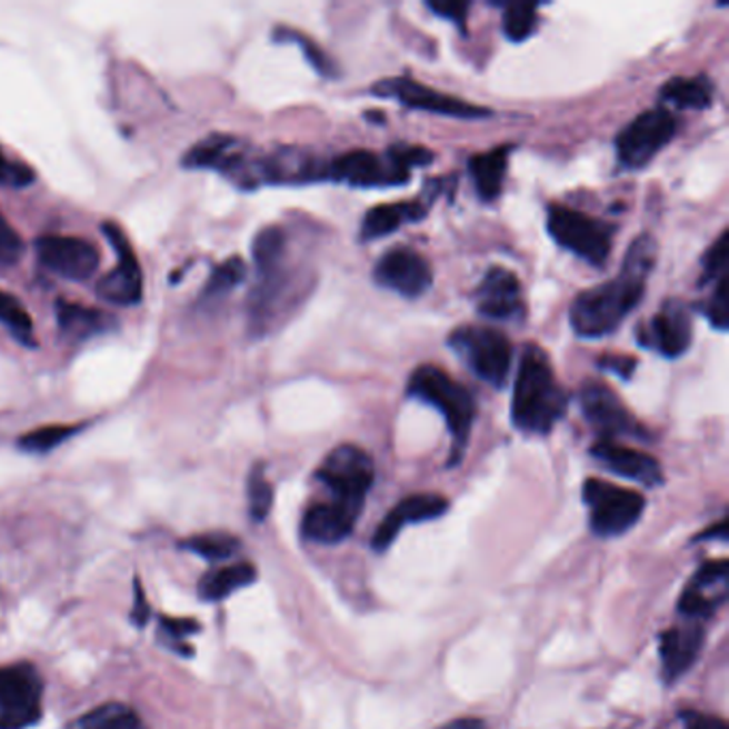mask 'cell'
Listing matches in <instances>:
<instances>
[{
	"mask_svg": "<svg viewBox=\"0 0 729 729\" xmlns=\"http://www.w3.org/2000/svg\"><path fill=\"white\" fill-rule=\"evenodd\" d=\"M148 617H150V608H148L146 595H143V589H141L140 582L136 580V601H133V615H131V620H133L136 627H146Z\"/></svg>",
	"mask_w": 729,
	"mask_h": 729,
	"instance_id": "obj_45",
	"label": "cell"
},
{
	"mask_svg": "<svg viewBox=\"0 0 729 729\" xmlns=\"http://www.w3.org/2000/svg\"><path fill=\"white\" fill-rule=\"evenodd\" d=\"M287 254V236L279 224L263 227L253 240V259L257 270L270 268L284 261Z\"/></svg>",
	"mask_w": 729,
	"mask_h": 729,
	"instance_id": "obj_33",
	"label": "cell"
},
{
	"mask_svg": "<svg viewBox=\"0 0 729 729\" xmlns=\"http://www.w3.org/2000/svg\"><path fill=\"white\" fill-rule=\"evenodd\" d=\"M715 99V84L706 76L672 78L661 86L659 101L678 110H708Z\"/></svg>",
	"mask_w": 729,
	"mask_h": 729,
	"instance_id": "obj_27",
	"label": "cell"
},
{
	"mask_svg": "<svg viewBox=\"0 0 729 729\" xmlns=\"http://www.w3.org/2000/svg\"><path fill=\"white\" fill-rule=\"evenodd\" d=\"M439 729H488V726L481 719H473V717H465V719H456L449 721L443 728Z\"/></svg>",
	"mask_w": 729,
	"mask_h": 729,
	"instance_id": "obj_47",
	"label": "cell"
},
{
	"mask_svg": "<svg viewBox=\"0 0 729 729\" xmlns=\"http://www.w3.org/2000/svg\"><path fill=\"white\" fill-rule=\"evenodd\" d=\"M182 166L219 171L240 189L261 187L259 157H253L251 148L233 136H208L197 141L193 148L184 152Z\"/></svg>",
	"mask_w": 729,
	"mask_h": 729,
	"instance_id": "obj_6",
	"label": "cell"
},
{
	"mask_svg": "<svg viewBox=\"0 0 729 729\" xmlns=\"http://www.w3.org/2000/svg\"><path fill=\"white\" fill-rule=\"evenodd\" d=\"M448 499L441 495H413L402 499L392 511L383 518L379 529L372 537V548L377 552H386L393 543V539L402 531V527L413 522H426L443 516L448 511Z\"/></svg>",
	"mask_w": 729,
	"mask_h": 729,
	"instance_id": "obj_21",
	"label": "cell"
},
{
	"mask_svg": "<svg viewBox=\"0 0 729 729\" xmlns=\"http://www.w3.org/2000/svg\"><path fill=\"white\" fill-rule=\"evenodd\" d=\"M34 251L43 270L67 281H88L101 263L97 247L82 238L43 236L37 240Z\"/></svg>",
	"mask_w": 729,
	"mask_h": 729,
	"instance_id": "obj_15",
	"label": "cell"
},
{
	"mask_svg": "<svg viewBox=\"0 0 729 729\" xmlns=\"http://www.w3.org/2000/svg\"><path fill=\"white\" fill-rule=\"evenodd\" d=\"M728 279L729 277H723V279H719V281L715 282L712 293H710L708 300L701 304V312H703V317L708 319V323H710L715 330H721V332H726L729 326Z\"/></svg>",
	"mask_w": 729,
	"mask_h": 729,
	"instance_id": "obj_39",
	"label": "cell"
},
{
	"mask_svg": "<svg viewBox=\"0 0 729 729\" xmlns=\"http://www.w3.org/2000/svg\"><path fill=\"white\" fill-rule=\"evenodd\" d=\"M701 646H703V627L698 620L663 631L659 638L663 678L672 682L682 673L689 672L700 657Z\"/></svg>",
	"mask_w": 729,
	"mask_h": 729,
	"instance_id": "obj_22",
	"label": "cell"
},
{
	"mask_svg": "<svg viewBox=\"0 0 729 729\" xmlns=\"http://www.w3.org/2000/svg\"><path fill=\"white\" fill-rule=\"evenodd\" d=\"M678 122L666 108H652L631 120L617 136L618 163L642 169L673 140Z\"/></svg>",
	"mask_w": 729,
	"mask_h": 729,
	"instance_id": "obj_9",
	"label": "cell"
},
{
	"mask_svg": "<svg viewBox=\"0 0 729 729\" xmlns=\"http://www.w3.org/2000/svg\"><path fill=\"white\" fill-rule=\"evenodd\" d=\"M184 548L206 561H224L240 550V541L229 533H203L191 537Z\"/></svg>",
	"mask_w": 729,
	"mask_h": 729,
	"instance_id": "obj_35",
	"label": "cell"
},
{
	"mask_svg": "<svg viewBox=\"0 0 729 729\" xmlns=\"http://www.w3.org/2000/svg\"><path fill=\"white\" fill-rule=\"evenodd\" d=\"M638 340L663 358H680L689 351L693 340L691 310L680 300H666L657 314L640 328Z\"/></svg>",
	"mask_w": 729,
	"mask_h": 729,
	"instance_id": "obj_16",
	"label": "cell"
},
{
	"mask_svg": "<svg viewBox=\"0 0 729 729\" xmlns=\"http://www.w3.org/2000/svg\"><path fill=\"white\" fill-rule=\"evenodd\" d=\"M585 420L589 421L603 441H615L617 437L645 439L646 428L631 416L625 402L612 388L603 381L589 379L578 393Z\"/></svg>",
	"mask_w": 729,
	"mask_h": 729,
	"instance_id": "obj_12",
	"label": "cell"
},
{
	"mask_svg": "<svg viewBox=\"0 0 729 729\" xmlns=\"http://www.w3.org/2000/svg\"><path fill=\"white\" fill-rule=\"evenodd\" d=\"M57 319L62 337L73 342L99 337L116 326L112 317L103 310L86 309L82 304H71L62 300L57 304Z\"/></svg>",
	"mask_w": 729,
	"mask_h": 729,
	"instance_id": "obj_26",
	"label": "cell"
},
{
	"mask_svg": "<svg viewBox=\"0 0 729 729\" xmlns=\"http://www.w3.org/2000/svg\"><path fill=\"white\" fill-rule=\"evenodd\" d=\"M548 231L565 251L585 259L595 268H603L612 253L617 229L580 210H571L567 206H550Z\"/></svg>",
	"mask_w": 729,
	"mask_h": 729,
	"instance_id": "obj_5",
	"label": "cell"
},
{
	"mask_svg": "<svg viewBox=\"0 0 729 729\" xmlns=\"http://www.w3.org/2000/svg\"><path fill=\"white\" fill-rule=\"evenodd\" d=\"M569 396L557 381L548 353L537 344H527L513 383V426L527 435H548L565 418Z\"/></svg>",
	"mask_w": 729,
	"mask_h": 729,
	"instance_id": "obj_2",
	"label": "cell"
},
{
	"mask_svg": "<svg viewBox=\"0 0 729 729\" xmlns=\"http://www.w3.org/2000/svg\"><path fill=\"white\" fill-rule=\"evenodd\" d=\"M511 150L513 146H499L469 159V173L481 201H495L501 196Z\"/></svg>",
	"mask_w": 729,
	"mask_h": 729,
	"instance_id": "obj_25",
	"label": "cell"
},
{
	"mask_svg": "<svg viewBox=\"0 0 729 729\" xmlns=\"http://www.w3.org/2000/svg\"><path fill=\"white\" fill-rule=\"evenodd\" d=\"M82 426H43L37 430H30L24 437L18 439V448L29 453H48L58 446H62L67 439H71L76 432H80Z\"/></svg>",
	"mask_w": 729,
	"mask_h": 729,
	"instance_id": "obj_36",
	"label": "cell"
},
{
	"mask_svg": "<svg viewBox=\"0 0 729 729\" xmlns=\"http://www.w3.org/2000/svg\"><path fill=\"white\" fill-rule=\"evenodd\" d=\"M476 307L479 314L497 321L518 317L525 309L520 279L501 266L490 268L477 287Z\"/></svg>",
	"mask_w": 729,
	"mask_h": 729,
	"instance_id": "obj_19",
	"label": "cell"
},
{
	"mask_svg": "<svg viewBox=\"0 0 729 729\" xmlns=\"http://www.w3.org/2000/svg\"><path fill=\"white\" fill-rule=\"evenodd\" d=\"M407 396L441 411L451 435L449 467L460 465L469 446L476 421V398L462 383L453 381L439 366L423 364L413 370L407 383Z\"/></svg>",
	"mask_w": 729,
	"mask_h": 729,
	"instance_id": "obj_3",
	"label": "cell"
},
{
	"mask_svg": "<svg viewBox=\"0 0 729 729\" xmlns=\"http://www.w3.org/2000/svg\"><path fill=\"white\" fill-rule=\"evenodd\" d=\"M448 344L481 381L497 390L506 388L513 349L501 330L490 326H462L449 334Z\"/></svg>",
	"mask_w": 729,
	"mask_h": 729,
	"instance_id": "obj_4",
	"label": "cell"
},
{
	"mask_svg": "<svg viewBox=\"0 0 729 729\" xmlns=\"http://www.w3.org/2000/svg\"><path fill=\"white\" fill-rule=\"evenodd\" d=\"M655 263V238L648 233L638 236L622 259L617 279L587 289L573 300L569 310L573 332L582 338H601L617 332L618 326L642 302Z\"/></svg>",
	"mask_w": 729,
	"mask_h": 729,
	"instance_id": "obj_1",
	"label": "cell"
},
{
	"mask_svg": "<svg viewBox=\"0 0 729 729\" xmlns=\"http://www.w3.org/2000/svg\"><path fill=\"white\" fill-rule=\"evenodd\" d=\"M317 479L334 495L337 503L360 513L375 481V465L364 449L347 443L328 453Z\"/></svg>",
	"mask_w": 729,
	"mask_h": 729,
	"instance_id": "obj_7",
	"label": "cell"
},
{
	"mask_svg": "<svg viewBox=\"0 0 729 729\" xmlns=\"http://www.w3.org/2000/svg\"><path fill=\"white\" fill-rule=\"evenodd\" d=\"M375 281L383 289L413 300L432 287L435 274L423 254L409 247H396L377 261Z\"/></svg>",
	"mask_w": 729,
	"mask_h": 729,
	"instance_id": "obj_17",
	"label": "cell"
},
{
	"mask_svg": "<svg viewBox=\"0 0 729 729\" xmlns=\"http://www.w3.org/2000/svg\"><path fill=\"white\" fill-rule=\"evenodd\" d=\"M274 503V490L268 477L263 473V467L257 465L249 476V513L253 522H263Z\"/></svg>",
	"mask_w": 729,
	"mask_h": 729,
	"instance_id": "obj_37",
	"label": "cell"
},
{
	"mask_svg": "<svg viewBox=\"0 0 729 729\" xmlns=\"http://www.w3.org/2000/svg\"><path fill=\"white\" fill-rule=\"evenodd\" d=\"M43 682L30 663L0 668V729H29L41 719Z\"/></svg>",
	"mask_w": 729,
	"mask_h": 729,
	"instance_id": "obj_10",
	"label": "cell"
},
{
	"mask_svg": "<svg viewBox=\"0 0 729 729\" xmlns=\"http://www.w3.org/2000/svg\"><path fill=\"white\" fill-rule=\"evenodd\" d=\"M426 7L435 16L453 22L462 34L467 32V13H469V7H471L469 2H462V0H428Z\"/></svg>",
	"mask_w": 729,
	"mask_h": 729,
	"instance_id": "obj_41",
	"label": "cell"
},
{
	"mask_svg": "<svg viewBox=\"0 0 729 729\" xmlns=\"http://www.w3.org/2000/svg\"><path fill=\"white\" fill-rule=\"evenodd\" d=\"M428 201H402V203H379L370 208L364 214V221L360 227L362 242L379 240L383 236H390L402 224L418 223L428 214Z\"/></svg>",
	"mask_w": 729,
	"mask_h": 729,
	"instance_id": "obj_24",
	"label": "cell"
},
{
	"mask_svg": "<svg viewBox=\"0 0 729 729\" xmlns=\"http://www.w3.org/2000/svg\"><path fill=\"white\" fill-rule=\"evenodd\" d=\"M597 364L606 372H615L620 379H631L638 368V360L629 356H603Z\"/></svg>",
	"mask_w": 729,
	"mask_h": 729,
	"instance_id": "obj_43",
	"label": "cell"
},
{
	"mask_svg": "<svg viewBox=\"0 0 729 729\" xmlns=\"http://www.w3.org/2000/svg\"><path fill=\"white\" fill-rule=\"evenodd\" d=\"M34 180L32 169L22 166V163H11L9 159H4V154L0 152V187H27Z\"/></svg>",
	"mask_w": 729,
	"mask_h": 729,
	"instance_id": "obj_42",
	"label": "cell"
},
{
	"mask_svg": "<svg viewBox=\"0 0 729 729\" xmlns=\"http://www.w3.org/2000/svg\"><path fill=\"white\" fill-rule=\"evenodd\" d=\"M411 171L393 161L392 154L379 157L370 150H351L326 166V180L349 184L353 189H388L407 184Z\"/></svg>",
	"mask_w": 729,
	"mask_h": 729,
	"instance_id": "obj_11",
	"label": "cell"
},
{
	"mask_svg": "<svg viewBox=\"0 0 729 729\" xmlns=\"http://www.w3.org/2000/svg\"><path fill=\"white\" fill-rule=\"evenodd\" d=\"M729 231L726 229L715 244L701 257V281L700 284L717 282L723 277H729Z\"/></svg>",
	"mask_w": 729,
	"mask_h": 729,
	"instance_id": "obj_38",
	"label": "cell"
},
{
	"mask_svg": "<svg viewBox=\"0 0 729 729\" xmlns=\"http://www.w3.org/2000/svg\"><path fill=\"white\" fill-rule=\"evenodd\" d=\"M0 323L18 338L22 344H34L32 319L24 304L7 291H0Z\"/></svg>",
	"mask_w": 729,
	"mask_h": 729,
	"instance_id": "obj_34",
	"label": "cell"
},
{
	"mask_svg": "<svg viewBox=\"0 0 729 729\" xmlns=\"http://www.w3.org/2000/svg\"><path fill=\"white\" fill-rule=\"evenodd\" d=\"M687 729H729L728 723L719 717H708V715H689L687 717Z\"/></svg>",
	"mask_w": 729,
	"mask_h": 729,
	"instance_id": "obj_46",
	"label": "cell"
},
{
	"mask_svg": "<svg viewBox=\"0 0 729 729\" xmlns=\"http://www.w3.org/2000/svg\"><path fill=\"white\" fill-rule=\"evenodd\" d=\"M590 453L608 471H612L617 476L627 477V479L638 481L648 488H657L663 483L661 465L645 451L618 446L617 441L597 439V443L590 448Z\"/></svg>",
	"mask_w": 729,
	"mask_h": 729,
	"instance_id": "obj_20",
	"label": "cell"
},
{
	"mask_svg": "<svg viewBox=\"0 0 729 729\" xmlns=\"http://www.w3.org/2000/svg\"><path fill=\"white\" fill-rule=\"evenodd\" d=\"M503 7V32L513 43L527 41L537 29V2H495Z\"/></svg>",
	"mask_w": 729,
	"mask_h": 729,
	"instance_id": "obj_31",
	"label": "cell"
},
{
	"mask_svg": "<svg viewBox=\"0 0 729 729\" xmlns=\"http://www.w3.org/2000/svg\"><path fill=\"white\" fill-rule=\"evenodd\" d=\"M358 516V511L337 501L317 503L302 518V535L314 543H340L353 531Z\"/></svg>",
	"mask_w": 729,
	"mask_h": 729,
	"instance_id": "obj_23",
	"label": "cell"
},
{
	"mask_svg": "<svg viewBox=\"0 0 729 729\" xmlns=\"http://www.w3.org/2000/svg\"><path fill=\"white\" fill-rule=\"evenodd\" d=\"M590 509V531L599 537H618L636 527L645 513V497L603 479H587L582 488Z\"/></svg>",
	"mask_w": 729,
	"mask_h": 729,
	"instance_id": "obj_8",
	"label": "cell"
},
{
	"mask_svg": "<svg viewBox=\"0 0 729 729\" xmlns=\"http://www.w3.org/2000/svg\"><path fill=\"white\" fill-rule=\"evenodd\" d=\"M372 94L383 97V99H396L400 106L411 108V110L439 113V116H448V118L479 120V118L492 116L488 108H479L476 103H469V101H462L458 97L432 90V88L420 84V82H416L407 76L377 82L372 86Z\"/></svg>",
	"mask_w": 729,
	"mask_h": 729,
	"instance_id": "obj_13",
	"label": "cell"
},
{
	"mask_svg": "<svg viewBox=\"0 0 729 729\" xmlns=\"http://www.w3.org/2000/svg\"><path fill=\"white\" fill-rule=\"evenodd\" d=\"M113 251L118 254L116 268L97 282V296L113 307H136L143 296V274L140 261L133 253L127 236L116 224L103 223Z\"/></svg>",
	"mask_w": 729,
	"mask_h": 729,
	"instance_id": "obj_14",
	"label": "cell"
},
{
	"mask_svg": "<svg viewBox=\"0 0 729 729\" xmlns=\"http://www.w3.org/2000/svg\"><path fill=\"white\" fill-rule=\"evenodd\" d=\"M274 41L279 43H296L300 46V50L304 52V57L309 60L310 67L321 76V78H330L334 80L338 78V67L337 62L332 58L328 57L312 39H309L304 32H298V30L281 29L274 30Z\"/></svg>",
	"mask_w": 729,
	"mask_h": 729,
	"instance_id": "obj_32",
	"label": "cell"
},
{
	"mask_svg": "<svg viewBox=\"0 0 729 729\" xmlns=\"http://www.w3.org/2000/svg\"><path fill=\"white\" fill-rule=\"evenodd\" d=\"M22 253H24V242L20 233L0 214V266L16 263Z\"/></svg>",
	"mask_w": 729,
	"mask_h": 729,
	"instance_id": "obj_40",
	"label": "cell"
},
{
	"mask_svg": "<svg viewBox=\"0 0 729 729\" xmlns=\"http://www.w3.org/2000/svg\"><path fill=\"white\" fill-rule=\"evenodd\" d=\"M257 580V569L251 562H236L223 567L219 571H212L201 578L199 582V595L206 601H223L236 590L244 589Z\"/></svg>",
	"mask_w": 729,
	"mask_h": 729,
	"instance_id": "obj_28",
	"label": "cell"
},
{
	"mask_svg": "<svg viewBox=\"0 0 729 729\" xmlns=\"http://www.w3.org/2000/svg\"><path fill=\"white\" fill-rule=\"evenodd\" d=\"M247 272H249L247 263L240 257H229L227 261L212 270V277L208 279L201 291V300L212 302V300H221L224 296H229L238 284L244 282Z\"/></svg>",
	"mask_w": 729,
	"mask_h": 729,
	"instance_id": "obj_30",
	"label": "cell"
},
{
	"mask_svg": "<svg viewBox=\"0 0 729 729\" xmlns=\"http://www.w3.org/2000/svg\"><path fill=\"white\" fill-rule=\"evenodd\" d=\"M73 729H146L138 712L122 703H106L84 715Z\"/></svg>",
	"mask_w": 729,
	"mask_h": 729,
	"instance_id": "obj_29",
	"label": "cell"
},
{
	"mask_svg": "<svg viewBox=\"0 0 729 729\" xmlns=\"http://www.w3.org/2000/svg\"><path fill=\"white\" fill-rule=\"evenodd\" d=\"M729 595V562H706L687 585L678 601L682 617L691 620L710 618L726 601Z\"/></svg>",
	"mask_w": 729,
	"mask_h": 729,
	"instance_id": "obj_18",
	"label": "cell"
},
{
	"mask_svg": "<svg viewBox=\"0 0 729 729\" xmlns=\"http://www.w3.org/2000/svg\"><path fill=\"white\" fill-rule=\"evenodd\" d=\"M161 627L173 642H182L187 636L199 631L196 620H180V618H161Z\"/></svg>",
	"mask_w": 729,
	"mask_h": 729,
	"instance_id": "obj_44",
	"label": "cell"
}]
</instances>
